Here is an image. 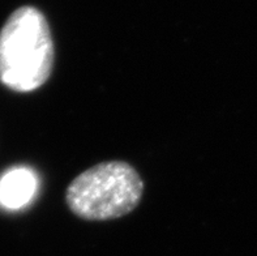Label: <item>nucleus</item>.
<instances>
[{
  "instance_id": "f257e3e1",
  "label": "nucleus",
  "mask_w": 257,
  "mask_h": 256,
  "mask_svg": "<svg viewBox=\"0 0 257 256\" xmlns=\"http://www.w3.org/2000/svg\"><path fill=\"white\" fill-rule=\"evenodd\" d=\"M55 60L51 30L43 13L21 7L0 30V82L19 93L45 85Z\"/></svg>"
},
{
  "instance_id": "7ed1b4c3",
  "label": "nucleus",
  "mask_w": 257,
  "mask_h": 256,
  "mask_svg": "<svg viewBox=\"0 0 257 256\" xmlns=\"http://www.w3.org/2000/svg\"><path fill=\"white\" fill-rule=\"evenodd\" d=\"M38 191L37 174L29 167H13L0 177V207L17 211L30 204Z\"/></svg>"
},
{
  "instance_id": "f03ea898",
  "label": "nucleus",
  "mask_w": 257,
  "mask_h": 256,
  "mask_svg": "<svg viewBox=\"0 0 257 256\" xmlns=\"http://www.w3.org/2000/svg\"><path fill=\"white\" fill-rule=\"evenodd\" d=\"M144 182L124 161L97 163L69 183L65 201L69 211L86 221H107L134 212L140 204Z\"/></svg>"
}]
</instances>
